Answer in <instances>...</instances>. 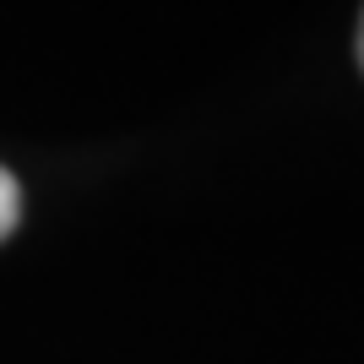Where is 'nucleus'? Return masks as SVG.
<instances>
[{
    "mask_svg": "<svg viewBox=\"0 0 364 364\" xmlns=\"http://www.w3.org/2000/svg\"><path fill=\"white\" fill-rule=\"evenodd\" d=\"M359 65H364V16H359Z\"/></svg>",
    "mask_w": 364,
    "mask_h": 364,
    "instance_id": "f03ea898",
    "label": "nucleus"
},
{
    "mask_svg": "<svg viewBox=\"0 0 364 364\" xmlns=\"http://www.w3.org/2000/svg\"><path fill=\"white\" fill-rule=\"evenodd\" d=\"M16 218H22V191H16V180L0 168V240L16 228Z\"/></svg>",
    "mask_w": 364,
    "mask_h": 364,
    "instance_id": "f257e3e1",
    "label": "nucleus"
}]
</instances>
